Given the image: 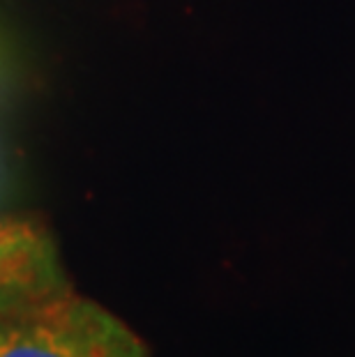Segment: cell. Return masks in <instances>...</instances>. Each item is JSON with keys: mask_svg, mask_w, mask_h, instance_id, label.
Segmentation results:
<instances>
[{"mask_svg": "<svg viewBox=\"0 0 355 357\" xmlns=\"http://www.w3.org/2000/svg\"><path fill=\"white\" fill-rule=\"evenodd\" d=\"M72 291L58 242L44 224L0 217V316Z\"/></svg>", "mask_w": 355, "mask_h": 357, "instance_id": "7a4b0ae2", "label": "cell"}, {"mask_svg": "<svg viewBox=\"0 0 355 357\" xmlns=\"http://www.w3.org/2000/svg\"><path fill=\"white\" fill-rule=\"evenodd\" d=\"M0 357H150V348L123 318L72 288L0 316Z\"/></svg>", "mask_w": 355, "mask_h": 357, "instance_id": "6da1fadb", "label": "cell"}]
</instances>
